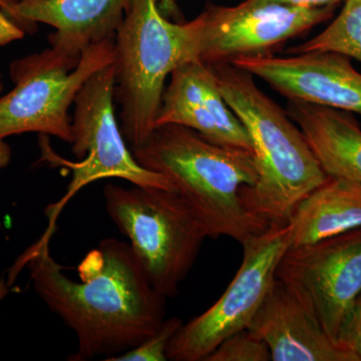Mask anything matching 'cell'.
Returning <instances> with one entry per match:
<instances>
[{
    "mask_svg": "<svg viewBox=\"0 0 361 361\" xmlns=\"http://www.w3.org/2000/svg\"><path fill=\"white\" fill-rule=\"evenodd\" d=\"M54 233L47 228L20 256L8 283L23 266L28 268L35 293L77 337V350L68 360H106L160 329L167 298L149 283L129 243L102 240L78 266L77 281L51 256Z\"/></svg>",
    "mask_w": 361,
    "mask_h": 361,
    "instance_id": "1",
    "label": "cell"
},
{
    "mask_svg": "<svg viewBox=\"0 0 361 361\" xmlns=\"http://www.w3.org/2000/svg\"><path fill=\"white\" fill-rule=\"evenodd\" d=\"M133 154L142 167L172 182L208 238L229 237L242 245L269 226L241 198L242 188L257 180L253 152L221 146L183 126L164 125Z\"/></svg>",
    "mask_w": 361,
    "mask_h": 361,
    "instance_id": "2",
    "label": "cell"
},
{
    "mask_svg": "<svg viewBox=\"0 0 361 361\" xmlns=\"http://www.w3.org/2000/svg\"><path fill=\"white\" fill-rule=\"evenodd\" d=\"M211 68L226 103L250 135L257 161V180L242 188V201L266 224H287L299 202L329 176L300 128L252 73L232 63Z\"/></svg>",
    "mask_w": 361,
    "mask_h": 361,
    "instance_id": "3",
    "label": "cell"
},
{
    "mask_svg": "<svg viewBox=\"0 0 361 361\" xmlns=\"http://www.w3.org/2000/svg\"><path fill=\"white\" fill-rule=\"evenodd\" d=\"M160 0H130L115 35V101L132 152L148 141L168 75L189 63L184 23L161 13Z\"/></svg>",
    "mask_w": 361,
    "mask_h": 361,
    "instance_id": "4",
    "label": "cell"
},
{
    "mask_svg": "<svg viewBox=\"0 0 361 361\" xmlns=\"http://www.w3.org/2000/svg\"><path fill=\"white\" fill-rule=\"evenodd\" d=\"M109 217L159 293L173 298L189 274L207 237L200 222L177 191L108 184Z\"/></svg>",
    "mask_w": 361,
    "mask_h": 361,
    "instance_id": "5",
    "label": "cell"
},
{
    "mask_svg": "<svg viewBox=\"0 0 361 361\" xmlns=\"http://www.w3.org/2000/svg\"><path fill=\"white\" fill-rule=\"evenodd\" d=\"M115 85L114 61L94 73L75 97L71 145V152L80 161L61 158L52 149L49 135H40L39 161L71 172L66 194L47 209L49 227H56L59 213L75 194L97 180L116 178L137 186L176 191L168 178L142 167L135 160L116 120Z\"/></svg>",
    "mask_w": 361,
    "mask_h": 361,
    "instance_id": "6",
    "label": "cell"
},
{
    "mask_svg": "<svg viewBox=\"0 0 361 361\" xmlns=\"http://www.w3.org/2000/svg\"><path fill=\"white\" fill-rule=\"evenodd\" d=\"M115 56L111 39L90 45L80 58L51 47L13 61V90L0 97V140L37 133L71 144V104L85 82Z\"/></svg>",
    "mask_w": 361,
    "mask_h": 361,
    "instance_id": "7",
    "label": "cell"
},
{
    "mask_svg": "<svg viewBox=\"0 0 361 361\" xmlns=\"http://www.w3.org/2000/svg\"><path fill=\"white\" fill-rule=\"evenodd\" d=\"M336 7H302L245 0L235 6L207 4L184 23L189 61L212 66L270 56L289 39L332 18Z\"/></svg>",
    "mask_w": 361,
    "mask_h": 361,
    "instance_id": "8",
    "label": "cell"
},
{
    "mask_svg": "<svg viewBox=\"0 0 361 361\" xmlns=\"http://www.w3.org/2000/svg\"><path fill=\"white\" fill-rule=\"evenodd\" d=\"M291 244L289 223L271 224L242 244L243 260L231 283L205 312L180 325L169 344L168 360L205 361L227 337L248 329Z\"/></svg>",
    "mask_w": 361,
    "mask_h": 361,
    "instance_id": "9",
    "label": "cell"
},
{
    "mask_svg": "<svg viewBox=\"0 0 361 361\" xmlns=\"http://www.w3.org/2000/svg\"><path fill=\"white\" fill-rule=\"evenodd\" d=\"M276 277L308 301L326 334L338 342L361 292V227L291 246L278 264Z\"/></svg>",
    "mask_w": 361,
    "mask_h": 361,
    "instance_id": "10",
    "label": "cell"
},
{
    "mask_svg": "<svg viewBox=\"0 0 361 361\" xmlns=\"http://www.w3.org/2000/svg\"><path fill=\"white\" fill-rule=\"evenodd\" d=\"M264 80L287 99L361 115V73L336 51H308L287 58L251 56L231 63Z\"/></svg>",
    "mask_w": 361,
    "mask_h": 361,
    "instance_id": "11",
    "label": "cell"
},
{
    "mask_svg": "<svg viewBox=\"0 0 361 361\" xmlns=\"http://www.w3.org/2000/svg\"><path fill=\"white\" fill-rule=\"evenodd\" d=\"M248 329L265 342L272 361H360L326 334L308 301L277 277Z\"/></svg>",
    "mask_w": 361,
    "mask_h": 361,
    "instance_id": "12",
    "label": "cell"
},
{
    "mask_svg": "<svg viewBox=\"0 0 361 361\" xmlns=\"http://www.w3.org/2000/svg\"><path fill=\"white\" fill-rule=\"evenodd\" d=\"M164 125L183 126L215 144L254 153L250 135L226 103L212 68L199 61L171 73L156 120V128Z\"/></svg>",
    "mask_w": 361,
    "mask_h": 361,
    "instance_id": "13",
    "label": "cell"
},
{
    "mask_svg": "<svg viewBox=\"0 0 361 361\" xmlns=\"http://www.w3.org/2000/svg\"><path fill=\"white\" fill-rule=\"evenodd\" d=\"M130 0H18L2 11L23 26L44 23L54 28L51 47L80 58L90 45L115 39Z\"/></svg>",
    "mask_w": 361,
    "mask_h": 361,
    "instance_id": "14",
    "label": "cell"
},
{
    "mask_svg": "<svg viewBox=\"0 0 361 361\" xmlns=\"http://www.w3.org/2000/svg\"><path fill=\"white\" fill-rule=\"evenodd\" d=\"M286 111L327 176L361 183V127L353 114L296 99Z\"/></svg>",
    "mask_w": 361,
    "mask_h": 361,
    "instance_id": "15",
    "label": "cell"
},
{
    "mask_svg": "<svg viewBox=\"0 0 361 361\" xmlns=\"http://www.w3.org/2000/svg\"><path fill=\"white\" fill-rule=\"evenodd\" d=\"M291 246L306 245L361 227V183L327 178L292 213Z\"/></svg>",
    "mask_w": 361,
    "mask_h": 361,
    "instance_id": "16",
    "label": "cell"
},
{
    "mask_svg": "<svg viewBox=\"0 0 361 361\" xmlns=\"http://www.w3.org/2000/svg\"><path fill=\"white\" fill-rule=\"evenodd\" d=\"M308 51L339 52L361 63V0H345L341 13L323 32L286 52Z\"/></svg>",
    "mask_w": 361,
    "mask_h": 361,
    "instance_id": "17",
    "label": "cell"
},
{
    "mask_svg": "<svg viewBox=\"0 0 361 361\" xmlns=\"http://www.w3.org/2000/svg\"><path fill=\"white\" fill-rule=\"evenodd\" d=\"M269 348L249 329L241 330L221 342L205 361H270Z\"/></svg>",
    "mask_w": 361,
    "mask_h": 361,
    "instance_id": "18",
    "label": "cell"
},
{
    "mask_svg": "<svg viewBox=\"0 0 361 361\" xmlns=\"http://www.w3.org/2000/svg\"><path fill=\"white\" fill-rule=\"evenodd\" d=\"M182 324V320L176 316L165 319L155 334L147 337L130 350L126 351L122 355L108 358L106 361L168 360L169 344Z\"/></svg>",
    "mask_w": 361,
    "mask_h": 361,
    "instance_id": "19",
    "label": "cell"
},
{
    "mask_svg": "<svg viewBox=\"0 0 361 361\" xmlns=\"http://www.w3.org/2000/svg\"><path fill=\"white\" fill-rule=\"evenodd\" d=\"M338 343L355 353L361 361V292L353 303L339 336Z\"/></svg>",
    "mask_w": 361,
    "mask_h": 361,
    "instance_id": "20",
    "label": "cell"
},
{
    "mask_svg": "<svg viewBox=\"0 0 361 361\" xmlns=\"http://www.w3.org/2000/svg\"><path fill=\"white\" fill-rule=\"evenodd\" d=\"M25 37V30L0 8V47L11 44Z\"/></svg>",
    "mask_w": 361,
    "mask_h": 361,
    "instance_id": "21",
    "label": "cell"
},
{
    "mask_svg": "<svg viewBox=\"0 0 361 361\" xmlns=\"http://www.w3.org/2000/svg\"><path fill=\"white\" fill-rule=\"evenodd\" d=\"M260 2H276V4H288V6L302 7H336L345 0H257Z\"/></svg>",
    "mask_w": 361,
    "mask_h": 361,
    "instance_id": "22",
    "label": "cell"
},
{
    "mask_svg": "<svg viewBox=\"0 0 361 361\" xmlns=\"http://www.w3.org/2000/svg\"><path fill=\"white\" fill-rule=\"evenodd\" d=\"M161 13L166 18H179L180 9L178 7L177 0H160Z\"/></svg>",
    "mask_w": 361,
    "mask_h": 361,
    "instance_id": "23",
    "label": "cell"
},
{
    "mask_svg": "<svg viewBox=\"0 0 361 361\" xmlns=\"http://www.w3.org/2000/svg\"><path fill=\"white\" fill-rule=\"evenodd\" d=\"M11 160V149L6 140H0V169L8 166Z\"/></svg>",
    "mask_w": 361,
    "mask_h": 361,
    "instance_id": "24",
    "label": "cell"
},
{
    "mask_svg": "<svg viewBox=\"0 0 361 361\" xmlns=\"http://www.w3.org/2000/svg\"><path fill=\"white\" fill-rule=\"evenodd\" d=\"M9 286L11 285L8 281H6L4 278H0V301L4 300L8 294Z\"/></svg>",
    "mask_w": 361,
    "mask_h": 361,
    "instance_id": "25",
    "label": "cell"
},
{
    "mask_svg": "<svg viewBox=\"0 0 361 361\" xmlns=\"http://www.w3.org/2000/svg\"><path fill=\"white\" fill-rule=\"evenodd\" d=\"M18 1V0H0V8H4V7L9 6V4H16Z\"/></svg>",
    "mask_w": 361,
    "mask_h": 361,
    "instance_id": "26",
    "label": "cell"
},
{
    "mask_svg": "<svg viewBox=\"0 0 361 361\" xmlns=\"http://www.w3.org/2000/svg\"><path fill=\"white\" fill-rule=\"evenodd\" d=\"M2 90H4V82H2V75L0 73V94H1Z\"/></svg>",
    "mask_w": 361,
    "mask_h": 361,
    "instance_id": "27",
    "label": "cell"
}]
</instances>
